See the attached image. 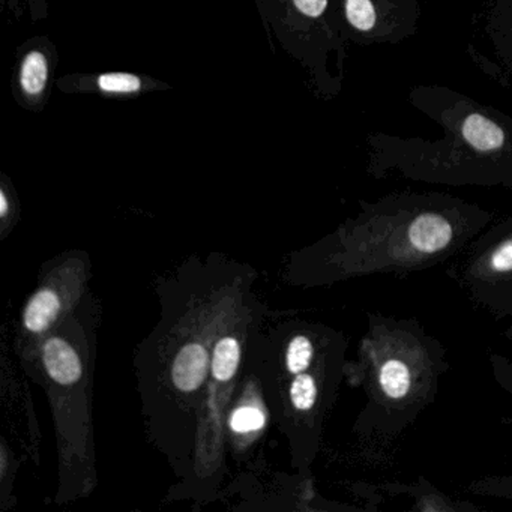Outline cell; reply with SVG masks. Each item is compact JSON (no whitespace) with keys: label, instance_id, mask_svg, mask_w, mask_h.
I'll list each match as a JSON object with an SVG mask.
<instances>
[{"label":"cell","instance_id":"6da1fadb","mask_svg":"<svg viewBox=\"0 0 512 512\" xmlns=\"http://www.w3.org/2000/svg\"><path fill=\"white\" fill-rule=\"evenodd\" d=\"M409 104L439 125L437 139L374 131L368 173L451 186L512 188V116L445 85H417Z\"/></svg>","mask_w":512,"mask_h":512},{"label":"cell","instance_id":"7a4b0ae2","mask_svg":"<svg viewBox=\"0 0 512 512\" xmlns=\"http://www.w3.org/2000/svg\"><path fill=\"white\" fill-rule=\"evenodd\" d=\"M454 273L478 304L505 316L512 307V217L482 236Z\"/></svg>","mask_w":512,"mask_h":512},{"label":"cell","instance_id":"3957f363","mask_svg":"<svg viewBox=\"0 0 512 512\" xmlns=\"http://www.w3.org/2000/svg\"><path fill=\"white\" fill-rule=\"evenodd\" d=\"M426 0H341L349 37L363 46H397L417 37Z\"/></svg>","mask_w":512,"mask_h":512},{"label":"cell","instance_id":"277c9868","mask_svg":"<svg viewBox=\"0 0 512 512\" xmlns=\"http://www.w3.org/2000/svg\"><path fill=\"white\" fill-rule=\"evenodd\" d=\"M230 323L227 320L203 336L197 331L193 332V336H186L185 331H182L179 347L168 356L166 374L168 394L179 400L181 404H195V399L202 394L211 376V356L215 340Z\"/></svg>","mask_w":512,"mask_h":512},{"label":"cell","instance_id":"5b68a950","mask_svg":"<svg viewBox=\"0 0 512 512\" xmlns=\"http://www.w3.org/2000/svg\"><path fill=\"white\" fill-rule=\"evenodd\" d=\"M482 33L490 55L467 46L472 62L493 82L512 86V0H489L482 13Z\"/></svg>","mask_w":512,"mask_h":512},{"label":"cell","instance_id":"8992f818","mask_svg":"<svg viewBox=\"0 0 512 512\" xmlns=\"http://www.w3.org/2000/svg\"><path fill=\"white\" fill-rule=\"evenodd\" d=\"M42 364L49 379L58 386L76 385L85 376V361L78 350L60 334H53L44 341Z\"/></svg>","mask_w":512,"mask_h":512},{"label":"cell","instance_id":"52a82bcc","mask_svg":"<svg viewBox=\"0 0 512 512\" xmlns=\"http://www.w3.org/2000/svg\"><path fill=\"white\" fill-rule=\"evenodd\" d=\"M247 331L244 319L231 322L218 337L211 356V379L218 385H227L235 379L242 356V340Z\"/></svg>","mask_w":512,"mask_h":512},{"label":"cell","instance_id":"ba28073f","mask_svg":"<svg viewBox=\"0 0 512 512\" xmlns=\"http://www.w3.org/2000/svg\"><path fill=\"white\" fill-rule=\"evenodd\" d=\"M377 385L385 403H404L413 394L415 376L412 368L397 356L383 359L377 372Z\"/></svg>","mask_w":512,"mask_h":512},{"label":"cell","instance_id":"9c48e42d","mask_svg":"<svg viewBox=\"0 0 512 512\" xmlns=\"http://www.w3.org/2000/svg\"><path fill=\"white\" fill-rule=\"evenodd\" d=\"M62 300L51 287H41L24 307L23 325L26 331L41 336L49 331L59 318Z\"/></svg>","mask_w":512,"mask_h":512},{"label":"cell","instance_id":"30bf717a","mask_svg":"<svg viewBox=\"0 0 512 512\" xmlns=\"http://www.w3.org/2000/svg\"><path fill=\"white\" fill-rule=\"evenodd\" d=\"M313 367L307 372L300 373L292 376L289 385V401L291 408L296 415H310L314 409L318 408L322 395V385L319 379V373L311 372Z\"/></svg>","mask_w":512,"mask_h":512},{"label":"cell","instance_id":"8fae6325","mask_svg":"<svg viewBox=\"0 0 512 512\" xmlns=\"http://www.w3.org/2000/svg\"><path fill=\"white\" fill-rule=\"evenodd\" d=\"M316 359V346L307 334H295L284 350V368L291 376L307 372L313 367Z\"/></svg>","mask_w":512,"mask_h":512},{"label":"cell","instance_id":"7c38bea8","mask_svg":"<svg viewBox=\"0 0 512 512\" xmlns=\"http://www.w3.org/2000/svg\"><path fill=\"white\" fill-rule=\"evenodd\" d=\"M47 58L41 51L33 50L24 58L20 73L23 91L31 96H38L44 91L47 83Z\"/></svg>","mask_w":512,"mask_h":512},{"label":"cell","instance_id":"4fadbf2b","mask_svg":"<svg viewBox=\"0 0 512 512\" xmlns=\"http://www.w3.org/2000/svg\"><path fill=\"white\" fill-rule=\"evenodd\" d=\"M266 418L262 409L257 406H239L231 412L229 427L236 435H248L253 431H260L265 427Z\"/></svg>","mask_w":512,"mask_h":512},{"label":"cell","instance_id":"5bb4252c","mask_svg":"<svg viewBox=\"0 0 512 512\" xmlns=\"http://www.w3.org/2000/svg\"><path fill=\"white\" fill-rule=\"evenodd\" d=\"M101 91L110 94H132L141 87L140 78L132 74L112 73L104 74L98 78Z\"/></svg>","mask_w":512,"mask_h":512},{"label":"cell","instance_id":"9a60e30c","mask_svg":"<svg viewBox=\"0 0 512 512\" xmlns=\"http://www.w3.org/2000/svg\"><path fill=\"white\" fill-rule=\"evenodd\" d=\"M296 10L307 19L320 20L329 8V0H293Z\"/></svg>","mask_w":512,"mask_h":512},{"label":"cell","instance_id":"2e32d148","mask_svg":"<svg viewBox=\"0 0 512 512\" xmlns=\"http://www.w3.org/2000/svg\"><path fill=\"white\" fill-rule=\"evenodd\" d=\"M0 213H2V217H5L8 213V202H6V195L4 193H0Z\"/></svg>","mask_w":512,"mask_h":512}]
</instances>
